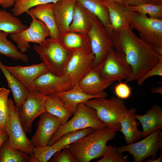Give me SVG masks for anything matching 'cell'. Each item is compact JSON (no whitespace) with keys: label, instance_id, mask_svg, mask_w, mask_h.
<instances>
[{"label":"cell","instance_id":"obj_1","mask_svg":"<svg viewBox=\"0 0 162 162\" xmlns=\"http://www.w3.org/2000/svg\"><path fill=\"white\" fill-rule=\"evenodd\" d=\"M114 49L123 53L132 72L126 82L137 80L159 61L162 55L138 37L130 26L113 32L112 38Z\"/></svg>","mask_w":162,"mask_h":162},{"label":"cell","instance_id":"obj_2","mask_svg":"<svg viewBox=\"0 0 162 162\" xmlns=\"http://www.w3.org/2000/svg\"><path fill=\"white\" fill-rule=\"evenodd\" d=\"M116 132L106 127L95 129L68 148L78 162H89L103 156L109 147L107 142L115 137Z\"/></svg>","mask_w":162,"mask_h":162},{"label":"cell","instance_id":"obj_3","mask_svg":"<svg viewBox=\"0 0 162 162\" xmlns=\"http://www.w3.org/2000/svg\"><path fill=\"white\" fill-rule=\"evenodd\" d=\"M106 98H96L85 103L94 110L98 117L106 127L120 131L121 121L128 109L122 99L115 97L109 99Z\"/></svg>","mask_w":162,"mask_h":162},{"label":"cell","instance_id":"obj_4","mask_svg":"<svg viewBox=\"0 0 162 162\" xmlns=\"http://www.w3.org/2000/svg\"><path fill=\"white\" fill-rule=\"evenodd\" d=\"M33 49L46 65L49 72L58 76L64 74L71 53L62 47L56 40L46 38L40 44H35Z\"/></svg>","mask_w":162,"mask_h":162},{"label":"cell","instance_id":"obj_5","mask_svg":"<svg viewBox=\"0 0 162 162\" xmlns=\"http://www.w3.org/2000/svg\"><path fill=\"white\" fill-rule=\"evenodd\" d=\"M74 115L70 120L60 126L50 140L48 145H52L63 135L71 131L88 128L95 130L106 127L98 117L94 110L85 103L78 105Z\"/></svg>","mask_w":162,"mask_h":162},{"label":"cell","instance_id":"obj_6","mask_svg":"<svg viewBox=\"0 0 162 162\" xmlns=\"http://www.w3.org/2000/svg\"><path fill=\"white\" fill-rule=\"evenodd\" d=\"M129 26L137 31L142 40L153 48L162 47V19L129 10Z\"/></svg>","mask_w":162,"mask_h":162},{"label":"cell","instance_id":"obj_7","mask_svg":"<svg viewBox=\"0 0 162 162\" xmlns=\"http://www.w3.org/2000/svg\"><path fill=\"white\" fill-rule=\"evenodd\" d=\"M8 112L6 131L9 135L8 143L13 148L30 155L34 146L27 137L20 122L18 110L13 101H8Z\"/></svg>","mask_w":162,"mask_h":162},{"label":"cell","instance_id":"obj_8","mask_svg":"<svg viewBox=\"0 0 162 162\" xmlns=\"http://www.w3.org/2000/svg\"><path fill=\"white\" fill-rule=\"evenodd\" d=\"M142 140L118 147L119 151L128 152L134 158V162H141L152 156V160L156 159L158 150H162V131L156 130L145 137Z\"/></svg>","mask_w":162,"mask_h":162},{"label":"cell","instance_id":"obj_9","mask_svg":"<svg viewBox=\"0 0 162 162\" xmlns=\"http://www.w3.org/2000/svg\"><path fill=\"white\" fill-rule=\"evenodd\" d=\"M88 35L92 52L94 56L93 69L97 70L114 49V46L104 26L97 18Z\"/></svg>","mask_w":162,"mask_h":162},{"label":"cell","instance_id":"obj_10","mask_svg":"<svg viewBox=\"0 0 162 162\" xmlns=\"http://www.w3.org/2000/svg\"><path fill=\"white\" fill-rule=\"evenodd\" d=\"M26 13L32 19L30 26L21 32L10 35L12 40L17 44V48L22 53H25L30 47L29 43L39 44L50 35V31L44 22L37 19L28 10Z\"/></svg>","mask_w":162,"mask_h":162},{"label":"cell","instance_id":"obj_11","mask_svg":"<svg viewBox=\"0 0 162 162\" xmlns=\"http://www.w3.org/2000/svg\"><path fill=\"white\" fill-rule=\"evenodd\" d=\"M47 97L37 90L30 91L18 110L19 118L26 133H30L34 121L46 112L45 104Z\"/></svg>","mask_w":162,"mask_h":162},{"label":"cell","instance_id":"obj_12","mask_svg":"<svg viewBox=\"0 0 162 162\" xmlns=\"http://www.w3.org/2000/svg\"><path fill=\"white\" fill-rule=\"evenodd\" d=\"M97 70L102 78L115 81L127 79L131 74V68L124 55L112 49Z\"/></svg>","mask_w":162,"mask_h":162},{"label":"cell","instance_id":"obj_13","mask_svg":"<svg viewBox=\"0 0 162 162\" xmlns=\"http://www.w3.org/2000/svg\"><path fill=\"white\" fill-rule=\"evenodd\" d=\"M35 84L36 90L47 97L69 90L75 85L65 74L58 76L49 71L37 78Z\"/></svg>","mask_w":162,"mask_h":162},{"label":"cell","instance_id":"obj_14","mask_svg":"<svg viewBox=\"0 0 162 162\" xmlns=\"http://www.w3.org/2000/svg\"><path fill=\"white\" fill-rule=\"evenodd\" d=\"M94 56L92 52H77L71 53L65 67L64 74L74 85L93 69Z\"/></svg>","mask_w":162,"mask_h":162},{"label":"cell","instance_id":"obj_15","mask_svg":"<svg viewBox=\"0 0 162 162\" xmlns=\"http://www.w3.org/2000/svg\"><path fill=\"white\" fill-rule=\"evenodd\" d=\"M39 116L35 133L30 140L35 147L48 145L52 137L62 124L59 118L47 112L41 114Z\"/></svg>","mask_w":162,"mask_h":162},{"label":"cell","instance_id":"obj_16","mask_svg":"<svg viewBox=\"0 0 162 162\" xmlns=\"http://www.w3.org/2000/svg\"><path fill=\"white\" fill-rule=\"evenodd\" d=\"M4 66L29 91L36 90L35 80L40 75L48 72L46 65L43 62L27 66Z\"/></svg>","mask_w":162,"mask_h":162},{"label":"cell","instance_id":"obj_17","mask_svg":"<svg viewBox=\"0 0 162 162\" xmlns=\"http://www.w3.org/2000/svg\"><path fill=\"white\" fill-rule=\"evenodd\" d=\"M56 40L62 47L70 53L92 52L90 39L87 34L68 30L59 32Z\"/></svg>","mask_w":162,"mask_h":162},{"label":"cell","instance_id":"obj_18","mask_svg":"<svg viewBox=\"0 0 162 162\" xmlns=\"http://www.w3.org/2000/svg\"><path fill=\"white\" fill-rule=\"evenodd\" d=\"M97 18L93 14L76 1L69 30L88 34Z\"/></svg>","mask_w":162,"mask_h":162},{"label":"cell","instance_id":"obj_19","mask_svg":"<svg viewBox=\"0 0 162 162\" xmlns=\"http://www.w3.org/2000/svg\"><path fill=\"white\" fill-rule=\"evenodd\" d=\"M62 100L65 106L71 111L73 115L76 112L78 105L85 103L90 99L97 97H106V92L93 95L87 94L82 91L77 85H76L68 90L55 94Z\"/></svg>","mask_w":162,"mask_h":162},{"label":"cell","instance_id":"obj_20","mask_svg":"<svg viewBox=\"0 0 162 162\" xmlns=\"http://www.w3.org/2000/svg\"><path fill=\"white\" fill-rule=\"evenodd\" d=\"M104 2L108 10L111 28L113 32L129 26V10L126 5L112 0H104Z\"/></svg>","mask_w":162,"mask_h":162},{"label":"cell","instance_id":"obj_21","mask_svg":"<svg viewBox=\"0 0 162 162\" xmlns=\"http://www.w3.org/2000/svg\"><path fill=\"white\" fill-rule=\"evenodd\" d=\"M76 2V0H59L53 3L56 23L59 32L69 30Z\"/></svg>","mask_w":162,"mask_h":162},{"label":"cell","instance_id":"obj_22","mask_svg":"<svg viewBox=\"0 0 162 162\" xmlns=\"http://www.w3.org/2000/svg\"><path fill=\"white\" fill-rule=\"evenodd\" d=\"M115 81L103 79L98 71L92 69L87 73L77 84L85 93L90 95H98Z\"/></svg>","mask_w":162,"mask_h":162},{"label":"cell","instance_id":"obj_23","mask_svg":"<svg viewBox=\"0 0 162 162\" xmlns=\"http://www.w3.org/2000/svg\"><path fill=\"white\" fill-rule=\"evenodd\" d=\"M137 111L135 108L128 109L121 121L120 131L123 134L127 144L134 142L143 137L142 131L137 128L140 122L137 121L135 118Z\"/></svg>","mask_w":162,"mask_h":162},{"label":"cell","instance_id":"obj_24","mask_svg":"<svg viewBox=\"0 0 162 162\" xmlns=\"http://www.w3.org/2000/svg\"><path fill=\"white\" fill-rule=\"evenodd\" d=\"M142 128L143 137H145L153 131L162 129V108L154 105L143 115H135Z\"/></svg>","mask_w":162,"mask_h":162},{"label":"cell","instance_id":"obj_25","mask_svg":"<svg viewBox=\"0 0 162 162\" xmlns=\"http://www.w3.org/2000/svg\"><path fill=\"white\" fill-rule=\"evenodd\" d=\"M28 10L37 19L42 21L46 26L50 32V37L57 40L59 32L56 23L53 3L38 5Z\"/></svg>","mask_w":162,"mask_h":162},{"label":"cell","instance_id":"obj_26","mask_svg":"<svg viewBox=\"0 0 162 162\" xmlns=\"http://www.w3.org/2000/svg\"><path fill=\"white\" fill-rule=\"evenodd\" d=\"M93 14L104 26L112 39L113 32L110 26L108 9L104 0H76Z\"/></svg>","mask_w":162,"mask_h":162},{"label":"cell","instance_id":"obj_27","mask_svg":"<svg viewBox=\"0 0 162 162\" xmlns=\"http://www.w3.org/2000/svg\"><path fill=\"white\" fill-rule=\"evenodd\" d=\"M0 69L7 80L8 87L11 91L15 105L18 110L30 91L7 70L0 60Z\"/></svg>","mask_w":162,"mask_h":162},{"label":"cell","instance_id":"obj_28","mask_svg":"<svg viewBox=\"0 0 162 162\" xmlns=\"http://www.w3.org/2000/svg\"><path fill=\"white\" fill-rule=\"evenodd\" d=\"M46 112L59 118L62 124L66 123L73 115L56 95L47 96L45 104Z\"/></svg>","mask_w":162,"mask_h":162},{"label":"cell","instance_id":"obj_29","mask_svg":"<svg viewBox=\"0 0 162 162\" xmlns=\"http://www.w3.org/2000/svg\"><path fill=\"white\" fill-rule=\"evenodd\" d=\"M28 27L13 14L0 10V31L10 34L21 32Z\"/></svg>","mask_w":162,"mask_h":162},{"label":"cell","instance_id":"obj_30","mask_svg":"<svg viewBox=\"0 0 162 162\" xmlns=\"http://www.w3.org/2000/svg\"><path fill=\"white\" fill-rule=\"evenodd\" d=\"M8 34L0 31V54L14 60L27 62L28 60L27 56L19 51L17 47L8 39Z\"/></svg>","mask_w":162,"mask_h":162},{"label":"cell","instance_id":"obj_31","mask_svg":"<svg viewBox=\"0 0 162 162\" xmlns=\"http://www.w3.org/2000/svg\"><path fill=\"white\" fill-rule=\"evenodd\" d=\"M30 155L11 147L7 141L0 147V162H29Z\"/></svg>","mask_w":162,"mask_h":162},{"label":"cell","instance_id":"obj_32","mask_svg":"<svg viewBox=\"0 0 162 162\" xmlns=\"http://www.w3.org/2000/svg\"><path fill=\"white\" fill-rule=\"evenodd\" d=\"M94 129L88 128L69 132L65 134L52 145L54 148L62 149L86 136Z\"/></svg>","mask_w":162,"mask_h":162},{"label":"cell","instance_id":"obj_33","mask_svg":"<svg viewBox=\"0 0 162 162\" xmlns=\"http://www.w3.org/2000/svg\"><path fill=\"white\" fill-rule=\"evenodd\" d=\"M129 10L149 17L162 19V5L144 3L135 6H126Z\"/></svg>","mask_w":162,"mask_h":162},{"label":"cell","instance_id":"obj_34","mask_svg":"<svg viewBox=\"0 0 162 162\" xmlns=\"http://www.w3.org/2000/svg\"><path fill=\"white\" fill-rule=\"evenodd\" d=\"M60 150L48 145L41 147H34L32 153L30 155L29 162H46Z\"/></svg>","mask_w":162,"mask_h":162},{"label":"cell","instance_id":"obj_35","mask_svg":"<svg viewBox=\"0 0 162 162\" xmlns=\"http://www.w3.org/2000/svg\"><path fill=\"white\" fill-rule=\"evenodd\" d=\"M59 0H16L12 11L15 16L26 12L38 5L53 3Z\"/></svg>","mask_w":162,"mask_h":162},{"label":"cell","instance_id":"obj_36","mask_svg":"<svg viewBox=\"0 0 162 162\" xmlns=\"http://www.w3.org/2000/svg\"><path fill=\"white\" fill-rule=\"evenodd\" d=\"M10 92L9 90L4 87L0 88V128L6 131Z\"/></svg>","mask_w":162,"mask_h":162},{"label":"cell","instance_id":"obj_37","mask_svg":"<svg viewBox=\"0 0 162 162\" xmlns=\"http://www.w3.org/2000/svg\"><path fill=\"white\" fill-rule=\"evenodd\" d=\"M121 152L118 147L114 145L109 146L107 150L102 158L97 162H128V155Z\"/></svg>","mask_w":162,"mask_h":162},{"label":"cell","instance_id":"obj_38","mask_svg":"<svg viewBox=\"0 0 162 162\" xmlns=\"http://www.w3.org/2000/svg\"><path fill=\"white\" fill-rule=\"evenodd\" d=\"M66 147L57 152L51 160V162H78Z\"/></svg>","mask_w":162,"mask_h":162},{"label":"cell","instance_id":"obj_39","mask_svg":"<svg viewBox=\"0 0 162 162\" xmlns=\"http://www.w3.org/2000/svg\"><path fill=\"white\" fill-rule=\"evenodd\" d=\"M154 76H162V56L160 57L158 62L137 80L139 86L142 85L148 78Z\"/></svg>","mask_w":162,"mask_h":162},{"label":"cell","instance_id":"obj_40","mask_svg":"<svg viewBox=\"0 0 162 162\" xmlns=\"http://www.w3.org/2000/svg\"><path fill=\"white\" fill-rule=\"evenodd\" d=\"M115 86L114 92L117 97L122 99H126L130 97L131 94V88L127 83L123 82L119 80Z\"/></svg>","mask_w":162,"mask_h":162},{"label":"cell","instance_id":"obj_41","mask_svg":"<svg viewBox=\"0 0 162 162\" xmlns=\"http://www.w3.org/2000/svg\"><path fill=\"white\" fill-rule=\"evenodd\" d=\"M123 4L126 6H133L138 4L147 3L148 0H122Z\"/></svg>","mask_w":162,"mask_h":162},{"label":"cell","instance_id":"obj_42","mask_svg":"<svg viewBox=\"0 0 162 162\" xmlns=\"http://www.w3.org/2000/svg\"><path fill=\"white\" fill-rule=\"evenodd\" d=\"M9 137L7 131L0 128V147L4 142L8 141Z\"/></svg>","mask_w":162,"mask_h":162},{"label":"cell","instance_id":"obj_43","mask_svg":"<svg viewBox=\"0 0 162 162\" xmlns=\"http://www.w3.org/2000/svg\"><path fill=\"white\" fill-rule=\"evenodd\" d=\"M16 0H0V5L7 9L14 6Z\"/></svg>","mask_w":162,"mask_h":162},{"label":"cell","instance_id":"obj_44","mask_svg":"<svg viewBox=\"0 0 162 162\" xmlns=\"http://www.w3.org/2000/svg\"><path fill=\"white\" fill-rule=\"evenodd\" d=\"M151 92L152 94H162V86H159L153 88L151 90Z\"/></svg>","mask_w":162,"mask_h":162},{"label":"cell","instance_id":"obj_45","mask_svg":"<svg viewBox=\"0 0 162 162\" xmlns=\"http://www.w3.org/2000/svg\"><path fill=\"white\" fill-rule=\"evenodd\" d=\"M146 162H162V154L160 153V156L158 158L154 160L151 159H148L146 161Z\"/></svg>","mask_w":162,"mask_h":162},{"label":"cell","instance_id":"obj_46","mask_svg":"<svg viewBox=\"0 0 162 162\" xmlns=\"http://www.w3.org/2000/svg\"><path fill=\"white\" fill-rule=\"evenodd\" d=\"M147 3L156 5H162V0H148Z\"/></svg>","mask_w":162,"mask_h":162},{"label":"cell","instance_id":"obj_47","mask_svg":"<svg viewBox=\"0 0 162 162\" xmlns=\"http://www.w3.org/2000/svg\"><path fill=\"white\" fill-rule=\"evenodd\" d=\"M112 0V1H113L117 2L120 3H121L122 4H123L122 0Z\"/></svg>","mask_w":162,"mask_h":162}]
</instances>
